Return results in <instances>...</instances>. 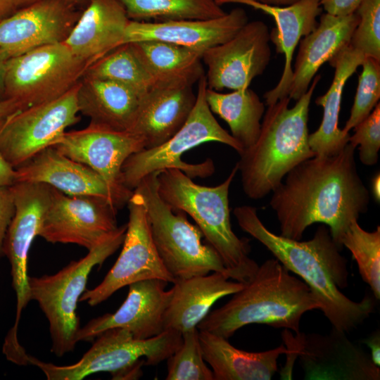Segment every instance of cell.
<instances>
[{"instance_id":"obj_46","label":"cell","mask_w":380,"mask_h":380,"mask_svg":"<svg viewBox=\"0 0 380 380\" xmlns=\"http://www.w3.org/2000/svg\"><path fill=\"white\" fill-rule=\"evenodd\" d=\"M372 194L376 201H380V174L378 172L372 179Z\"/></svg>"},{"instance_id":"obj_11","label":"cell","mask_w":380,"mask_h":380,"mask_svg":"<svg viewBox=\"0 0 380 380\" xmlns=\"http://www.w3.org/2000/svg\"><path fill=\"white\" fill-rule=\"evenodd\" d=\"M78 84L58 99L18 110L0 122V153L13 168L53 146L68 127L79 122Z\"/></svg>"},{"instance_id":"obj_10","label":"cell","mask_w":380,"mask_h":380,"mask_svg":"<svg viewBox=\"0 0 380 380\" xmlns=\"http://www.w3.org/2000/svg\"><path fill=\"white\" fill-rule=\"evenodd\" d=\"M89 65L64 42L37 47L7 61L5 98L22 110L54 100L76 86Z\"/></svg>"},{"instance_id":"obj_17","label":"cell","mask_w":380,"mask_h":380,"mask_svg":"<svg viewBox=\"0 0 380 380\" xmlns=\"http://www.w3.org/2000/svg\"><path fill=\"white\" fill-rule=\"evenodd\" d=\"M117 212L104 198L70 196L53 187L38 236L51 243H73L89 251L118 229Z\"/></svg>"},{"instance_id":"obj_37","label":"cell","mask_w":380,"mask_h":380,"mask_svg":"<svg viewBox=\"0 0 380 380\" xmlns=\"http://www.w3.org/2000/svg\"><path fill=\"white\" fill-rule=\"evenodd\" d=\"M355 13L359 22L349 45L380 61V0H362Z\"/></svg>"},{"instance_id":"obj_27","label":"cell","mask_w":380,"mask_h":380,"mask_svg":"<svg viewBox=\"0 0 380 380\" xmlns=\"http://www.w3.org/2000/svg\"><path fill=\"white\" fill-rule=\"evenodd\" d=\"M201 350L210 366L214 380H270L277 371L280 355L287 354L284 343L262 352H247L233 346L228 339L198 330Z\"/></svg>"},{"instance_id":"obj_9","label":"cell","mask_w":380,"mask_h":380,"mask_svg":"<svg viewBox=\"0 0 380 380\" xmlns=\"http://www.w3.org/2000/svg\"><path fill=\"white\" fill-rule=\"evenodd\" d=\"M207 88L203 74L198 81L195 105L181 129L161 145L144 148L125 161L121 171L126 188L134 191L146 175L168 168L179 169L191 179L212 175L215 165L210 158L197 164L182 160L183 153L205 142H220L233 148L239 154L243 152L241 144L222 127L213 115L205 99Z\"/></svg>"},{"instance_id":"obj_20","label":"cell","mask_w":380,"mask_h":380,"mask_svg":"<svg viewBox=\"0 0 380 380\" xmlns=\"http://www.w3.org/2000/svg\"><path fill=\"white\" fill-rule=\"evenodd\" d=\"M248 22L247 13L241 8L208 20L166 22L129 20L123 44L158 40L205 51L231 39Z\"/></svg>"},{"instance_id":"obj_26","label":"cell","mask_w":380,"mask_h":380,"mask_svg":"<svg viewBox=\"0 0 380 380\" xmlns=\"http://www.w3.org/2000/svg\"><path fill=\"white\" fill-rule=\"evenodd\" d=\"M222 272L176 279L164 319L165 330L183 334L197 327L219 299L241 290L244 284Z\"/></svg>"},{"instance_id":"obj_18","label":"cell","mask_w":380,"mask_h":380,"mask_svg":"<svg viewBox=\"0 0 380 380\" xmlns=\"http://www.w3.org/2000/svg\"><path fill=\"white\" fill-rule=\"evenodd\" d=\"M270 31L261 20L248 22L227 42L206 49L202 61L207 66L208 88H249L254 78L261 75L271 59Z\"/></svg>"},{"instance_id":"obj_43","label":"cell","mask_w":380,"mask_h":380,"mask_svg":"<svg viewBox=\"0 0 380 380\" xmlns=\"http://www.w3.org/2000/svg\"><path fill=\"white\" fill-rule=\"evenodd\" d=\"M22 108L19 103L11 99H6L0 101V122L6 120L8 116L21 110Z\"/></svg>"},{"instance_id":"obj_5","label":"cell","mask_w":380,"mask_h":380,"mask_svg":"<svg viewBox=\"0 0 380 380\" xmlns=\"http://www.w3.org/2000/svg\"><path fill=\"white\" fill-rule=\"evenodd\" d=\"M237 172L236 163L222 183L205 186L179 169H165L157 176L158 192L173 210L183 211L193 218L220 257L229 277L246 284L259 265L249 257V239L239 238L232 228L229 191Z\"/></svg>"},{"instance_id":"obj_1","label":"cell","mask_w":380,"mask_h":380,"mask_svg":"<svg viewBox=\"0 0 380 380\" xmlns=\"http://www.w3.org/2000/svg\"><path fill=\"white\" fill-rule=\"evenodd\" d=\"M348 143L338 153L314 156L294 167L272 191L270 205L280 234L300 240L314 223L329 227L334 241L341 240L351 222L367 213L369 192L362 180Z\"/></svg>"},{"instance_id":"obj_42","label":"cell","mask_w":380,"mask_h":380,"mask_svg":"<svg viewBox=\"0 0 380 380\" xmlns=\"http://www.w3.org/2000/svg\"><path fill=\"white\" fill-rule=\"evenodd\" d=\"M15 171L0 153V185L11 186L15 183Z\"/></svg>"},{"instance_id":"obj_40","label":"cell","mask_w":380,"mask_h":380,"mask_svg":"<svg viewBox=\"0 0 380 380\" xmlns=\"http://www.w3.org/2000/svg\"><path fill=\"white\" fill-rule=\"evenodd\" d=\"M362 0H319V4L327 13L345 16L353 14Z\"/></svg>"},{"instance_id":"obj_19","label":"cell","mask_w":380,"mask_h":380,"mask_svg":"<svg viewBox=\"0 0 380 380\" xmlns=\"http://www.w3.org/2000/svg\"><path fill=\"white\" fill-rule=\"evenodd\" d=\"M167 282L144 279L128 285L123 303L114 313H107L81 327L77 341H91L102 332L114 328L128 330L135 338L146 339L165 331L164 319L172 290L165 291Z\"/></svg>"},{"instance_id":"obj_12","label":"cell","mask_w":380,"mask_h":380,"mask_svg":"<svg viewBox=\"0 0 380 380\" xmlns=\"http://www.w3.org/2000/svg\"><path fill=\"white\" fill-rule=\"evenodd\" d=\"M283 339L289 350L286 365L292 366L297 357L305 379L379 380L380 368L370 355L351 342L345 332L332 327L327 335H293L284 329Z\"/></svg>"},{"instance_id":"obj_36","label":"cell","mask_w":380,"mask_h":380,"mask_svg":"<svg viewBox=\"0 0 380 380\" xmlns=\"http://www.w3.org/2000/svg\"><path fill=\"white\" fill-rule=\"evenodd\" d=\"M361 65L358 85L350 114L344 127V132L350 130L366 118L372 111L380 99V61L365 57Z\"/></svg>"},{"instance_id":"obj_38","label":"cell","mask_w":380,"mask_h":380,"mask_svg":"<svg viewBox=\"0 0 380 380\" xmlns=\"http://www.w3.org/2000/svg\"><path fill=\"white\" fill-rule=\"evenodd\" d=\"M348 143L358 147L359 158L365 165L377 163L380 148V103L375 106L370 114L354 128Z\"/></svg>"},{"instance_id":"obj_44","label":"cell","mask_w":380,"mask_h":380,"mask_svg":"<svg viewBox=\"0 0 380 380\" xmlns=\"http://www.w3.org/2000/svg\"><path fill=\"white\" fill-rule=\"evenodd\" d=\"M18 10L15 0H0V21Z\"/></svg>"},{"instance_id":"obj_4","label":"cell","mask_w":380,"mask_h":380,"mask_svg":"<svg viewBox=\"0 0 380 380\" xmlns=\"http://www.w3.org/2000/svg\"><path fill=\"white\" fill-rule=\"evenodd\" d=\"M320 79L319 75L314 77L293 107H289V96L268 106L257 141L239 154L236 163L248 198L265 197L294 167L316 156L309 146L308 120L311 99Z\"/></svg>"},{"instance_id":"obj_29","label":"cell","mask_w":380,"mask_h":380,"mask_svg":"<svg viewBox=\"0 0 380 380\" xmlns=\"http://www.w3.org/2000/svg\"><path fill=\"white\" fill-rule=\"evenodd\" d=\"M141 96L113 81L83 76L78 84L79 113L90 122L115 130L129 131Z\"/></svg>"},{"instance_id":"obj_28","label":"cell","mask_w":380,"mask_h":380,"mask_svg":"<svg viewBox=\"0 0 380 380\" xmlns=\"http://www.w3.org/2000/svg\"><path fill=\"white\" fill-rule=\"evenodd\" d=\"M364 58L360 51L349 45L329 61L335 68L334 79L328 91L315 100L317 105L323 107V118L319 128L308 137L309 146L316 156L334 155L348 143L350 134L338 127L342 94L347 80Z\"/></svg>"},{"instance_id":"obj_22","label":"cell","mask_w":380,"mask_h":380,"mask_svg":"<svg viewBox=\"0 0 380 380\" xmlns=\"http://www.w3.org/2000/svg\"><path fill=\"white\" fill-rule=\"evenodd\" d=\"M15 171V182L44 183L67 195L100 197L119 209L111 189L97 172L53 146L41 151Z\"/></svg>"},{"instance_id":"obj_13","label":"cell","mask_w":380,"mask_h":380,"mask_svg":"<svg viewBox=\"0 0 380 380\" xmlns=\"http://www.w3.org/2000/svg\"><path fill=\"white\" fill-rule=\"evenodd\" d=\"M127 204L129 220L121 253L103 281L94 289L85 290L80 298V302L86 301L90 306L100 304L120 289L135 281L158 279L175 282L154 246L143 196L134 190Z\"/></svg>"},{"instance_id":"obj_34","label":"cell","mask_w":380,"mask_h":380,"mask_svg":"<svg viewBox=\"0 0 380 380\" xmlns=\"http://www.w3.org/2000/svg\"><path fill=\"white\" fill-rule=\"evenodd\" d=\"M341 243L352 253L363 281L376 300L380 298V227L373 232L362 229L357 220L351 222Z\"/></svg>"},{"instance_id":"obj_47","label":"cell","mask_w":380,"mask_h":380,"mask_svg":"<svg viewBox=\"0 0 380 380\" xmlns=\"http://www.w3.org/2000/svg\"><path fill=\"white\" fill-rule=\"evenodd\" d=\"M262 4L276 6H286L298 2L300 0H256Z\"/></svg>"},{"instance_id":"obj_49","label":"cell","mask_w":380,"mask_h":380,"mask_svg":"<svg viewBox=\"0 0 380 380\" xmlns=\"http://www.w3.org/2000/svg\"><path fill=\"white\" fill-rule=\"evenodd\" d=\"M215 1H216V2L217 3V1H218L219 0H215Z\"/></svg>"},{"instance_id":"obj_2","label":"cell","mask_w":380,"mask_h":380,"mask_svg":"<svg viewBox=\"0 0 380 380\" xmlns=\"http://www.w3.org/2000/svg\"><path fill=\"white\" fill-rule=\"evenodd\" d=\"M239 226L265 246L288 270L298 275L316 296L320 310L333 328L349 332L374 312L375 303L368 294L354 301L341 291L348 285L347 260L329 227L319 225L312 239L301 241L268 229L251 205L236 207Z\"/></svg>"},{"instance_id":"obj_7","label":"cell","mask_w":380,"mask_h":380,"mask_svg":"<svg viewBox=\"0 0 380 380\" xmlns=\"http://www.w3.org/2000/svg\"><path fill=\"white\" fill-rule=\"evenodd\" d=\"M127 224L118 229L78 260L70 262L51 275L29 277L30 300L45 315L51 338V351L62 357L72 351L80 329L77 303L85 291L90 272L122 244Z\"/></svg>"},{"instance_id":"obj_41","label":"cell","mask_w":380,"mask_h":380,"mask_svg":"<svg viewBox=\"0 0 380 380\" xmlns=\"http://www.w3.org/2000/svg\"><path fill=\"white\" fill-rule=\"evenodd\" d=\"M362 342L370 349V357L377 367H380V336L379 331H375Z\"/></svg>"},{"instance_id":"obj_15","label":"cell","mask_w":380,"mask_h":380,"mask_svg":"<svg viewBox=\"0 0 380 380\" xmlns=\"http://www.w3.org/2000/svg\"><path fill=\"white\" fill-rule=\"evenodd\" d=\"M52 146L97 172L111 189L119 208L127 203L133 191L124 186L121 170L128 157L145 148L140 137L90 122L82 129L65 132Z\"/></svg>"},{"instance_id":"obj_32","label":"cell","mask_w":380,"mask_h":380,"mask_svg":"<svg viewBox=\"0 0 380 380\" xmlns=\"http://www.w3.org/2000/svg\"><path fill=\"white\" fill-rule=\"evenodd\" d=\"M129 20L166 22L208 20L225 12L215 0H119Z\"/></svg>"},{"instance_id":"obj_45","label":"cell","mask_w":380,"mask_h":380,"mask_svg":"<svg viewBox=\"0 0 380 380\" xmlns=\"http://www.w3.org/2000/svg\"><path fill=\"white\" fill-rule=\"evenodd\" d=\"M8 60L0 51V101L6 99L5 77Z\"/></svg>"},{"instance_id":"obj_39","label":"cell","mask_w":380,"mask_h":380,"mask_svg":"<svg viewBox=\"0 0 380 380\" xmlns=\"http://www.w3.org/2000/svg\"><path fill=\"white\" fill-rule=\"evenodd\" d=\"M15 203L11 186L0 185V259L4 256L6 232L15 214Z\"/></svg>"},{"instance_id":"obj_16","label":"cell","mask_w":380,"mask_h":380,"mask_svg":"<svg viewBox=\"0 0 380 380\" xmlns=\"http://www.w3.org/2000/svg\"><path fill=\"white\" fill-rule=\"evenodd\" d=\"M87 0H42L0 21V51L9 59L37 47L64 42Z\"/></svg>"},{"instance_id":"obj_21","label":"cell","mask_w":380,"mask_h":380,"mask_svg":"<svg viewBox=\"0 0 380 380\" xmlns=\"http://www.w3.org/2000/svg\"><path fill=\"white\" fill-rule=\"evenodd\" d=\"M237 3L260 10L272 15L276 27L270 32V41L278 53L284 55V70L277 85L264 94L267 106L289 96L293 77L292 60L294 51L302 37L317 26V17L322 13L319 0H300L286 6L262 4L256 0H219L217 4Z\"/></svg>"},{"instance_id":"obj_48","label":"cell","mask_w":380,"mask_h":380,"mask_svg":"<svg viewBox=\"0 0 380 380\" xmlns=\"http://www.w3.org/2000/svg\"><path fill=\"white\" fill-rule=\"evenodd\" d=\"M42 0H15L18 10Z\"/></svg>"},{"instance_id":"obj_33","label":"cell","mask_w":380,"mask_h":380,"mask_svg":"<svg viewBox=\"0 0 380 380\" xmlns=\"http://www.w3.org/2000/svg\"><path fill=\"white\" fill-rule=\"evenodd\" d=\"M84 76L120 84L143 96L153 80L131 43L123 44L89 65Z\"/></svg>"},{"instance_id":"obj_3","label":"cell","mask_w":380,"mask_h":380,"mask_svg":"<svg viewBox=\"0 0 380 380\" xmlns=\"http://www.w3.org/2000/svg\"><path fill=\"white\" fill-rule=\"evenodd\" d=\"M314 310H320V305L310 287L272 258L259 265L252 279L223 306L209 312L197 328L227 339L251 324L296 334L303 315Z\"/></svg>"},{"instance_id":"obj_8","label":"cell","mask_w":380,"mask_h":380,"mask_svg":"<svg viewBox=\"0 0 380 380\" xmlns=\"http://www.w3.org/2000/svg\"><path fill=\"white\" fill-rule=\"evenodd\" d=\"M158 174L155 172L144 177L134 191L144 198L151 237L166 270L175 281L210 272L228 276L215 250L203 243L204 236L200 228L188 220L186 213L173 210L161 199Z\"/></svg>"},{"instance_id":"obj_30","label":"cell","mask_w":380,"mask_h":380,"mask_svg":"<svg viewBox=\"0 0 380 380\" xmlns=\"http://www.w3.org/2000/svg\"><path fill=\"white\" fill-rule=\"evenodd\" d=\"M131 44L149 73L153 87L193 86L205 74L203 51L158 40Z\"/></svg>"},{"instance_id":"obj_25","label":"cell","mask_w":380,"mask_h":380,"mask_svg":"<svg viewBox=\"0 0 380 380\" xmlns=\"http://www.w3.org/2000/svg\"><path fill=\"white\" fill-rule=\"evenodd\" d=\"M358 22L356 13L345 16L321 15L315 28L299 42L289 93L291 99L298 100L319 68L349 46Z\"/></svg>"},{"instance_id":"obj_31","label":"cell","mask_w":380,"mask_h":380,"mask_svg":"<svg viewBox=\"0 0 380 380\" xmlns=\"http://www.w3.org/2000/svg\"><path fill=\"white\" fill-rule=\"evenodd\" d=\"M205 99L212 113L228 124L230 134L243 151L255 143L260 132L265 104L253 90L247 88L221 93L207 88Z\"/></svg>"},{"instance_id":"obj_6","label":"cell","mask_w":380,"mask_h":380,"mask_svg":"<svg viewBox=\"0 0 380 380\" xmlns=\"http://www.w3.org/2000/svg\"><path fill=\"white\" fill-rule=\"evenodd\" d=\"M75 364L58 366L27 354L26 363L39 368L49 380H81L98 372H109L113 379H137L143 365H157L179 347L182 335L172 329L146 339L134 338L122 328L108 329Z\"/></svg>"},{"instance_id":"obj_35","label":"cell","mask_w":380,"mask_h":380,"mask_svg":"<svg viewBox=\"0 0 380 380\" xmlns=\"http://www.w3.org/2000/svg\"><path fill=\"white\" fill-rule=\"evenodd\" d=\"M182 342L167 360V380H214L201 350L197 327L182 334Z\"/></svg>"},{"instance_id":"obj_24","label":"cell","mask_w":380,"mask_h":380,"mask_svg":"<svg viewBox=\"0 0 380 380\" xmlns=\"http://www.w3.org/2000/svg\"><path fill=\"white\" fill-rule=\"evenodd\" d=\"M129 21L119 0H87L64 43L74 55L91 65L123 44Z\"/></svg>"},{"instance_id":"obj_14","label":"cell","mask_w":380,"mask_h":380,"mask_svg":"<svg viewBox=\"0 0 380 380\" xmlns=\"http://www.w3.org/2000/svg\"><path fill=\"white\" fill-rule=\"evenodd\" d=\"M11 189L15 210L4 239V255L11 264L12 285L16 296V315L5 341L17 344L21 313L30 301L28 254L33 240L39 235L53 187L44 183L17 182Z\"/></svg>"},{"instance_id":"obj_23","label":"cell","mask_w":380,"mask_h":380,"mask_svg":"<svg viewBox=\"0 0 380 380\" xmlns=\"http://www.w3.org/2000/svg\"><path fill=\"white\" fill-rule=\"evenodd\" d=\"M196 99L192 86L154 87L141 97L129 132L144 141V148L158 146L184 125Z\"/></svg>"}]
</instances>
